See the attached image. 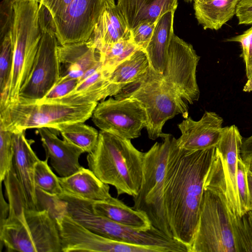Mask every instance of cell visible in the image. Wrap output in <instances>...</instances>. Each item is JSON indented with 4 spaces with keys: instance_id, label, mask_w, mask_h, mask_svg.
Instances as JSON below:
<instances>
[{
    "instance_id": "1",
    "label": "cell",
    "mask_w": 252,
    "mask_h": 252,
    "mask_svg": "<svg viewBox=\"0 0 252 252\" xmlns=\"http://www.w3.org/2000/svg\"><path fill=\"white\" fill-rule=\"evenodd\" d=\"M216 148L186 150L179 147L176 138L172 144L164 190V207L173 238L187 246L189 251Z\"/></svg>"
},
{
    "instance_id": "2",
    "label": "cell",
    "mask_w": 252,
    "mask_h": 252,
    "mask_svg": "<svg viewBox=\"0 0 252 252\" xmlns=\"http://www.w3.org/2000/svg\"><path fill=\"white\" fill-rule=\"evenodd\" d=\"M9 213L0 228V248L8 252H62L55 215L48 209H31L25 206L14 171L3 180Z\"/></svg>"
},
{
    "instance_id": "3",
    "label": "cell",
    "mask_w": 252,
    "mask_h": 252,
    "mask_svg": "<svg viewBox=\"0 0 252 252\" xmlns=\"http://www.w3.org/2000/svg\"><path fill=\"white\" fill-rule=\"evenodd\" d=\"M144 153L130 139L100 130L97 145L87 159L89 169L102 182L114 187L118 195L134 197L141 186Z\"/></svg>"
},
{
    "instance_id": "4",
    "label": "cell",
    "mask_w": 252,
    "mask_h": 252,
    "mask_svg": "<svg viewBox=\"0 0 252 252\" xmlns=\"http://www.w3.org/2000/svg\"><path fill=\"white\" fill-rule=\"evenodd\" d=\"M225 184L216 169L206 177L197 227L189 252H236Z\"/></svg>"
},
{
    "instance_id": "5",
    "label": "cell",
    "mask_w": 252,
    "mask_h": 252,
    "mask_svg": "<svg viewBox=\"0 0 252 252\" xmlns=\"http://www.w3.org/2000/svg\"><path fill=\"white\" fill-rule=\"evenodd\" d=\"M10 36L13 67L6 96L0 109L18 99L31 72L41 37L38 0H14Z\"/></svg>"
},
{
    "instance_id": "6",
    "label": "cell",
    "mask_w": 252,
    "mask_h": 252,
    "mask_svg": "<svg viewBox=\"0 0 252 252\" xmlns=\"http://www.w3.org/2000/svg\"><path fill=\"white\" fill-rule=\"evenodd\" d=\"M115 98L132 97L144 107L148 119L146 127L148 137L155 140L160 137L165 122L181 114L188 115L187 103L164 79L162 74L148 70L135 81L125 86Z\"/></svg>"
},
{
    "instance_id": "7",
    "label": "cell",
    "mask_w": 252,
    "mask_h": 252,
    "mask_svg": "<svg viewBox=\"0 0 252 252\" xmlns=\"http://www.w3.org/2000/svg\"><path fill=\"white\" fill-rule=\"evenodd\" d=\"M161 143L156 142L144 153L141 186L133 197V208L145 213L153 226L173 238L164 203L167 165L173 142L171 134L163 133Z\"/></svg>"
},
{
    "instance_id": "8",
    "label": "cell",
    "mask_w": 252,
    "mask_h": 252,
    "mask_svg": "<svg viewBox=\"0 0 252 252\" xmlns=\"http://www.w3.org/2000/svg\"><path fill=\"white\" fill-rule=\"evenodd\" d=\"M98 102L74 105L42 102L18 98L0 110V122L12 131L49 127L85 122L92 117Z\"/></svg>"
},
{
    "instance_id": "9",
    "label": "cell",
    "mask_w": 252,
    "mask_h": 252,
    "mask_svg": "<svg viewBox=\"0 0 252 252\" xmlns=\"http://www.w3.org/2000/svg\"><path fill=\"white\" fill-rule=\"evenodd\" d=\"M48 15L59 45L87 41L106 0H38Z\"/></svg>"
},
{
    "instance_id": "10",
    "label": "cell",
    "mask_w": 252,
    "mask_h": 252,
    "mask_svg": "<svg viewBox=\"0 0 252 252\" xmlns=\"http://www.w3.org/2000/svg\"><path fill=\"white\" fill-rule=\"evenodd\" d=\"M39 21L41 37L38 49L31 72L18 97L30 101L42 99L57 83L62 74L58 52L59 44L49 19L41 7Z\"/></svg>"
},
{
    "instance_id": "11",
    "label": "cell",
    "mask_w": 252,
    "mask_h": 252,
    "mask_svg": "<svg viewBox=\"0 0 252 252\" xmlns=\"http://www.w3.org/2000/svg\"><path fill=\"white\" fill-rule=\"evenodd\" d=\"M92 117L101 130L130 140L139 137L148 124L144 107L132 97L102 100L97 103Z\"/></svg>"
},
{
    "instance_id": "12",
    "label": "cell",
    "mask_w": 252,
    "mask_h": 252,
    "mask_svg": "<svg viewBox=\"0 0 252 252\" xmlns=\"http://www.w3.org/2000/svg\"><path fill=\"white\" fill-rule=\"evenodd\" d=\"M62 252H155L154 246H142L112 239L88 229L62 209L55 217Z\"/></svg>"
},
{
    "instance_id": "13",
    "label": "cell",
    "mask_w": 252,
    "mask_h": 252,
    "mask_svg": "<svg viewBox=\"0 0 252 252\" xmlns=\"http://www.w3.org/2000/svg\"><path fill=\"white\" fill-rule=\"evenodd\" d=\"M199 59L191 44L173 34L162 74L187 103H193L200 96L196 76Z\"/></svg>"
},
{
    "instance_id": "14",
    "label": "cell",
    "mask_w": 252,
    "mask_h": 252,
    "mask_svg": "<svg viewBox=\"0 0 252 252\" xmlns=\"http://www.w3.org/2000/svg\"><path fill=\"white\" fill-rule=\"evenodd\" d=\"M13 168L26 207L40 209L34 183V170L40 160L32 148L34 142L26 138L24 130L12 131Z\"/></svg>"
},
{
    "instance_id": "15",
    "label": "cell",
    "mask_w": 252,
    "mask_h": 252,
    "mask_svg": "<svg viewBox=\"0 0 252 252\" xmlns=\"http://www.w3.org/2000/svg\"><path fill=\"white\" fill-rule=\"evenodd\" d=\"M243 138L238 127L233 125L222 128L217 149L221 158L226 196L231 214H240L239 199L237 185L238 160Z\"/></svg>"
},
{
    "instance_id": "16",
    "label": "cell",
    "mask_w": 252,
    "mask_h": 252,
    "mask_svg": "<svg viewBox=\"0 0 252 252\" xmlns=\"http://www.w3.org/2000/svg\"><path fill=\"white\" fill-rule=\"evenodd\" d=\"M223 122L220 116L210 111H206L197 121L187 117L178 125L182 134L177 139L179 147L188 151L217 147L221 137Z\"/></svg>"
},
{
    "instance_id": "17",
    "label": "cell",
    "mask_w": 252,
    "mask_h": 252,
    "mask_svg": "<svg viewBox=\"0 0 252 252\" xmlns=\"http://www.w3.org/2000/svg\"><path fill=\"white\" fill-rule=\"evenodd\" d=\"M49 127L37 129L40 137L46 158L50 159L51 166L60 177H66L82 167L79 161L84 151L65 139L59 138L55 132Z\"/></svg>"
},
{
    "instance_id": "18",
    "label": "cell",
    "mask_w": 252,
    "mask_h": 252,
    "mask_svg": "<svg viewBox=\"0 0 252 252\" xmlns=\"http://www.w3.org/2000/svg\"><path fill=\"white\" fill-rule=\"evenodd\" d=\"M58 56L64 66L60 78L77 79L78 81L88 70L102 65L99 51L88 40L59 45Z\"/></svg>"
},
{
    "instance_id": "19",
    "label": "cell",
    "mask_w": 252,
    "mask_h": 252,
    "mask_svg": "<svg viewBox=\"0 0 252 252\" xmlns=\"http://www.w3.org/2000/svg\"><path fill=\"white\" fill-rule=\"evenodd\" d=\"M130 31L145 21L157 23L169 11H175L178 0H118L116 4Z\"/></svg>"
},
{
    "instance_id": "20",
    "label": "cell",
    "mask_w": 252,
    "mask_h": 252,
    "mask_svg": "<svg viewBox=\"0 0 252 252\" xmlns=\"http://www.w3.org/2000/svg\"><path fill=\"white\" fill-rule=\"evenodd\" d=\"M63 192L93 201L105 200L111 196L109 185L100 180L90 169L83 167L75 173L59 177Z\"/></svg>"
},
{
    "instance_id": "21",
    "label": "cell",
    "mask_w": 252,
    "mask_h": 252,
    "mask_svg": "<svg viewBox=\"0 0 252 252\" xmlns=\"http://www.w3.org/2000/svg\"><path fill=\"white\" fill-rule=\"evenodd\" d=\"M130 39V31L117 5L107 4L89 39L97 49L122 40Z\"/></svg>"
},
{
    "instance_id": "22",
    "label": "cell",
    "mask_w": 252,
    "mask_h": 252,
    "mask_svg": "<svg viewBox=\"0 0 252 252\" xmlns=\"http://www.w3.org/2000/svg\"><path fill=\"white\" fill-rule=\"evenodd\" d=\"M175 11H169L157 21L152 37L144 51L150 66L156 72L162 74L167 58L168 51L173 32Z\"/></svg>"
},
{
    "instance_id": "23",
    "label": "cell",
    "mask_w": 252,
    "mask_h": 252,
    "mask_svg": "<svg viewBox=\"0 0 252 252\" xmlns=\"http://www.w3.org/2000/svg\"><path fill=\"white\" fill-rule=\"evenodd\" d=\"M93 208L98 215L119 223L144 230L153 227L145 213L112 196L105 200L94 201Z\"/></svg>"
},
{
    "instance_id": "24",
    "label": "cell",
    "mask_w": 252,
    "mask_h": 252,
    "mask_svg": "<svg viewBox=\"0 0 252 252\" xmlns=\"http://www.w3.org/2000/svg\"><path fill=\"white\" fill-rule=\"evenodd\" d=\"M149 67V62L145 52L141 49L136 50L108 76V96H114L125 86L144 74Z\"/></svg>"
},
{
    "instance_id": "25",
    "label": "cell",
    "mask_w": 252,
    "mask_h": 252,
    "mask_svg": "<svg viewBox=\"0 0 252 252\" xmlns=\"http://www.w3.org/2000/svg\"><path fill=\"white\" fill-rule=\"evenodd\" d=\"M108 75L102 67L90 76L79 82L68 94L51 102L81 105L103 100L108 96Z\"/></svg>"
},
{
    "instance_id": "26",
    "label": "cell",
    "mask_w": 252,
    "mask_h": 252,
    "mask_svg": "<svg viewBox=\"0 0 252 252\" xmlns=\"http://www.w3.org/2000/svg\"><path fill=\"white\" fill-rule=\"evenodd\" d=\"M239 0L194 1L195 17L204 29L218 30L235 15Z\"/></svg>"
},
{
    "instance_id": "27",
    "label": "cell",
    "mask_w": 252,
    "mask_h": 252,
    "mask_svg": "<svg viewBox=\"0 0 252 252\" xmlns=\"http://www.w3.org/2000/svg\"><path fill=\"white\" fill-rule=\"evenodd\" d=\"M78 122L57 126L54 129L59 132L64 139L90 153L95 148L99 132L93 127Z\"/></svg>"
},
{
    "instance_id": "28",
    "label": "cell",
    "mask_w": 252,
    "mask_h": 252,
    "mask_svg": "<svg viewBox=\"0 0 252 252\" xmlns=\"http://www.w3.org/2000/svg\"><path fill=\"white\" fill-rule=\"evenodd\" d=\"M138 49L131 39L120 40L97 49L100 53L102 68L108 75Z\"/></svg>"
},
{
    "instance_id": "29",
    "label": "cell",
    "mask_w": 252,
    "mask_h": 252,
    "mask_svg": "<svg viewBox=\"0 0 252 252\" xmlns=\"http://www.w3.org/2000/svg\"><path fill=\"white\" fill-rule=\"evenodd\" d=\"M230 218L236 252H252V211Z\"/></svg>"
},
{
    "instance_id": "30",
    "label": "cell",
    "mask_w": 252,
    "mask_h": 252,
    "mask_svg": "<svg viewBox=\"0 0 252 252\" xmlns=\"http://www.w3.org/2000/svg\"><path fill=\"white\" fill-rule=\"evenodd\" d=\"M48 158L39 160L36 164L34 170V183L36 189L45 193L58 196L63 191L60 185L59 177L53 172L48 164Z\"/></svg>"
},
{
    "instance_id": "31",
    "label": "cell",
    "mask_w": 252,
    "mask_h": 252,
    "mask_svg": "<svg viewBox=\"0 0 252 252\" xmlns=\"http://www.w3.org/2000/svg\"><path fill=\"white\" fill-rule=\"evenodd\" d=\"M13 67V49L10 32L0 39V104L5 99Z\"/></svg>"
},
{
    "instance_id": "32",
    "label": "cell",
    "mask_w": 252,
    "mask_h": 252,
    "mask_svg": "<svg viewBox=\"0 0 252 252\" xmlns=\"http://www.w3.org/2000/svg\"><path fill=\"white\" fill-rule=\"evenodd\" d=\"M13 155L12 131L0 122V182L13 166Z\"/></svg>"
},
{
    "instance_id": "33",
    "label": "cell",
    "mask_w": 252,
    "mask_h": 252,
    "mask_svg": "<svg viewBox=\"0 0 252 252\" xmlns=\"http://www.w3.org/2000/svg\"><path fill=\"white\" fill-rule=\"evenodd\" d=\"M248 171L249 167L245 164L241 157H240L238 160L237 176V185L239 199L240 216L252 210L250 201L247 177Z\"/></svg>"
},
{
    "instance_id": "34",
    "label": "cell",
    "mask_w": 252,
    "mask_h": 252,
    "mask_svg": "<svg viewBox=\"0 0 252 252\" xmlns=\"http://www.w3.org/2000/svg\"><path fill=\"white\" fill-rule=\"evenodd\" d=\"M156 23L145 21L130 31V39L138 49L144 51L146 48L153 34Z\"/></svg>"
},
{
    "instance_id": "35",
    "label": "cell",
    "mask_w": 252,
    "mask_h": 252,
    "mask_svg": "<svg viewBox=\"0 0 252 252\" xmlns=\"http://www.w3.org/2000/svg\"><path fill=\"white\" fill-rule=\"evenodd\" d=\"M77 79H63L60 78L57 83L41 100L42 102H51L59 99L72 91L78 84Z\"/></svg>"
},
{
    "instance_id": "36",
    "label": "cell",
    "mask_w": 252,
    "mask_h": 252,
    "mask_svg": "<svg viewBox=\"0 0 252 252\" xmlns=\"http://www.w3.org/2000/svg\"><path fill=\"white\" fill-rule=\"evenodd\" d=\"M14 0H2L0 5V39L9 32L12 24Z\"/></svg>"
},
{
    "instance_id": "37",
    "label": "cell",
    "mask_w": 252,
    "mask_h": 252,
    "mask_svg": "<svg viewBox=\"0 0 252 252\" xmlns=\"http://www.w3.org/2000/svg\"><path fill=\"white\" fill-rule=\"evenodd\" d=\"M235 15L239 25H252V0H240Z\"/></svg>"
},
{
    "instance_id": "38",
    "label": "cell",
    "mask_w": 252,
    "mask_h": 252,
    "mask_svg": "<svg viewBox=\"0 0 252 252\" xmlns=\"http://www.w3.org/2000/svg\"><path fill=\"white\" fill-rule=\"evenodd\" d=\"M252 32V27L245 31L242 34L226 39L227 41L238 42L241 43L242 53L241 57L246 63L247 62L249 53L250 37Z\"/></svg>"
},
{
    "instance_id": "39",
    "label": "cell",
    "mask_w": 252,
    "mask_h": 252,
    "mask_svg": "<svg viewBox=\"0 0 252 252\" xmlns=\"http://www.w3.org/2000/svg\"><path fill=\"white\" fill-rule=\"evenodd\" d=\"M240 157L249 167L252 162V135L243 141L240 148Z\"/></svg>"
},
{
    "instance_id": "40",
    "label": "cell",
    "mask_w": 252,
    "mask_h": 252,
    "mask_svg": "<svg viewBox=\"0 0 252 252\" xmlns=\"http://www.w3.org/2000/svg\"><path fill=\"white\" fill-rule=\"evenodd\" d=\"M9 213V204L4 198L3 195L1 182H0V228L4 224Z\"/></svg>"
},
{
    "instance_id": "41",
    "label": "cell",
    "mask_w": 252,
    "mask_h": 252,
    "mask_svg": "<svg viewBox=\"0 0 252 252\" xmlns=\"http://www.w3.org/2000/svg\"><path fill=\"white\" fill-rule=\"evenodd\" d=\"M250 37L249 53L247 62L245 64L247 78L250 75L252 70V27Z\"/></svg>"
},
{
    "instance_id": "42",
    "label": "cell",
    "mask_w": 252,
    "mask_h": 252,
    "mask_svg": "<svg viewBox=\"0 0 252 252\" xmlns=\"http://www.w3.org/2000/svg\"><path fill=\"white\" fill-rule=\"evenodd\" d=\"M248 182L249 187V197L251 206L252 211V173L248 171Z\"/></svg>"
},
{
    "instance_id": "43",
    "label": "cell",
    "mask_w": 252,
    "mask_h": 252,
    "mask_svg": "<svg viewBox=\"0 0 252 252\" xmlns=\"http://www.w3.org/2000/svg\"><path fill=\"white\" fill-rule=\"evenodd\" d=\"M247 78V80L243 87V91L245 92L250 93L252 92V70Z\"/></svg>"
},
{
    "instance_id": "44",
    "label": "cell",
    "mask_w": 252,
    "mask_h": 252,
    "mask_svg": "<svg viewBox=\"0 0 252 252\" xmlns=\"http://www.w3.org/2000/svg\"><path fill=\"white\" fill-rule=\"evenodd\" d=\"M109 5L111 6H114L116 4H115V2L114 0H106Z\"/></svg>"
},
{
    "instance_id": "45",
    "label": "cell",
    "mask_w": 252,
    "mask_h": 252,
    "mask_svg": "<svg viewBox=\"0 0 252 252\" xmlns=\"http://www.w3.org/2000/svg\"><path fill=\"white\" fill-rule=\"evenodd\" d=\"M249 170L252 173V162L249 165Z\"/></svg>"
},
{
    "instance_id": "46",
    "label": "cell",
    "mask_w": 252,
    "mask_h": 252,
    "mask_svg": "<svg viewBox=\"0 0 252 252\" xmlns=\"http://www.w3.org/2000/svg\"><path fill=\"white\" fill-rule=\"evenodd\" d=\"M209 0H193L194 1H205Z\"/></svg>"
},
{
    "instance_id": "47",
    "label": "cell",
    "mask_w": 252,
    "mask_h": 252,
    "mask_svg": "<svg viewBox=\"0 0 252 252\" xmlns=\"http://www.w3.org/2000/svg\"><path fill=\"white\" fill-rule=\"evenodd\" d=\"M187 1H193V0H186Z\"/></svg>"
}]
</instances>
